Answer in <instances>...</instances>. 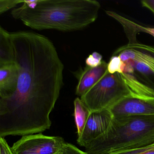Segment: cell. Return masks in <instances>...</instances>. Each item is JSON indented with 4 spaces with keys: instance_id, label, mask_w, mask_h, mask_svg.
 <instances>
[{
    "instance_id": "1",
    "label": "cell",
    "mask_w": 154,
    "mask_h": 154,
    "mask_svg": "<svg viewBox=\"0 0 154 154\" xmlns=\"http://www.w3.org/2000/svg\"><path fill=\"white\" fill-rule=\"evenodd\" d=\"M7 38L18 79L15 91L0 98V137L41 133L52 125L50 114L63 83V64L45 36L21 31L8 32Z\"/></svg>"
},
{
    "instance_id": "2",
    "label": "cell",
    "mask_w": 154,
    "mask_h": 154,
    "mask_svg": "<svg viewBox=\"0 0 154 154\" xmlns=\"http://www.w3.org/2000/svg\"><path fill=\"white\" fill-rule=\"evenodd\" d=\"M100 8V4L95 0H38L33 8L23 4L11 14L33 29L72 31L94 22Z\"/></svg>"
},
{
    "instance_id": "3",
    "label": "cell",
    "mask_w": 154,
    "mask_h": 154,
    "mask_svg": "<svg viewBox=\"0 0 154 154\" xmlns=\"http://www.w3.org/2000/svg\"><path fill=\"white\" fill-rule=\"evenodd\" d=\"M154 143V116L113 117L109 130L85 147L87 154H110Z\"/></svg>"
},
{
    "instance_id": "4",
    "label": "cell",
    "mask_w": 154,
    "mask_h": 154,
    "mask_svg": "<svg viewBox=\"0 0 154 154\" xmlns=\"http://www.w3.org/2000/svg\"><path fill=\"white\" fill-rule=\"evenodd\" d=\"M132 96L120 74L107 72L81 97L91 112L109 109L123 98Z\"/></svg>"
},
{
    "instance_id": "5",
    "label": "cell",
    "mask_w": 154,
    "mask_h": 154,
    "mask_svg": "<svg viewBox=\"0 0 154 154\" xmlns=\"http://www.w3.org/2000/svg\"><path fill=\"white\" fill-rule=\"evenodd\" d=\"M113 55L119 57L123 62L132 66L135 74L145 82L154 77V47L137 41L121 47Z\"/></svg>"
},
{
    "instance_id": "6",
    "label": "cell",
    "mask_w": 154,
    "mask_h": 154,
    "mask_svg": "<svg viewBox=\"0 0 154 154\" xmlns=\"http://www.w3.org/2000/svg\"><path fill=\"white\" fill-rule=\"evenodd\" d=\"M65 143L62 137L39 133L22 136L11 147L14 154H60Z\"/></svg>"
},
{
    "instance_id": "7",
    "label": "cell",
    "mask_w": 154,
    "mask_h": 154,
    "mask_svg": "<svg viewBox=\"0 0 154 154\" xmlns=\"http://www.w3.org/2000/svg\"><path fill=\"white\" fill-rule=\"evenodd\" d=\"M113 118L109 109L91 112L82 133L77 138V143L85 147L105 134L109 129Z\"/></svg>"
},
{
    "instance_id": "8",
    "label": "cell",
    "mask_w": 154,
    "mask_h": 154,
    "mask_svg": "<svg viewBox=\"0 0 154 154\" xmlns=\"http://www.w3.org/2000/svg\"><path fill=\"white\" fill-rule=\"evenodd\" d=\"M109 109L113 117L154 116V99L128 96L122 99Z\"/></svg>"
},
{
    "instance_id": "9",
    "label": "cell",
    "mask_w": 154,
    "mask_h": 154,
    "mask_svg": "<svg viewBox=\"0 0 154 154\" xmlns=\"http://www.w3.org/2000/svg\"><path fill=\"white\" fill-rule=\"evenodd\" d=\"M108 72V63L103 61L99 66L94 68L86 66L76 75L78 84L75 94L80 97L87 92Z\"/></svg>"
},
{
    "instance_id": "10",
    "label": "cell",
    "mask_w": 154,
    "mask_h": 154,
    "mask_svg": "<svg viewBox=\"0 0 154 154\" xmlns=\"http://www.w3.org/2000/svg\"><path fill=\"white\" fill-rule=\"evenodd\" d=\"M18 79V70L14 61L0 63V98L8 96L15 91Z\"/></svg>"
},
{
    "instance_id": "11",
    "label": "cell",
    "mask_w": 154,
    "mask_h": 154,
    "mask_svg": "<svg viewBox=\"0 0 154 154\" xmlns=\"http://www.w3.org/2000/svg\"><path fill=\"white\" fill-rule=\"evenodd\" d=\"M124 82L135 97L146 99H154V89L145 83L134 73L120 74Z\"/></svg>"
},
{
    "instance_id": "12",
    "label": "cell",
    "mask_w": 154,
    "mask_h": 154,
    "mask_svg": "<svg viewBox=\"0 0 154 154\" xmlns=\"http://www.w3.org/2000/svg\"><path fill=\"white\" fill-rule=\"evenodd\" d=\"M107 15L113 18L123 27L128 42L137 41V35L143 32L154 37V28L143 26L112 11H106Z\"/></svg>"
},
{
    "instance_id": "13",
    "label": "cell",
    "mask_w": 154,
    "mask_h": 154,
    "mask_svg": "<svg viewBox=\"0 0 154 154\" xmlns=\"http://www.w3.org/2000/svg\"><path fill=\"white\" fill-rule=\"evenodd\" d=\"M74 106L75 122L77 129V136L79 137L82 133L91 112L81 98L78 97L75 100Z\"/></svg>"
},
{
    "instance_id": "14",
    "label": "cell",
    "mask_w": 154,
    "mask_h": 154,
    "mask_svg": "<svg viewBox=\"0 0 154 154\" xmlns=\"http://www.w3.org/2000/svg\"><path fill=\"white\" fill-rule=\"evenodd\" d=\"M126 64L118 56L112 55L108 63V72L110 74L123 72Z\"/></svg>"
},
{
    "instance_id": "15",
    "label": "cell",
    "mask_w": 154,
    "mask_h": 154,
    "mask_svg": "<svg viewBox=\"0 0 154 154\" xmlns=\"http://www.w3.org/2000/svg\"><path fill=\"white\" fill-rule=\"evenodd\" d=\"M110 154H154V143L141 147L117 151Z\"/></svg>"
},
{
    "instance_id": "16",
    "label": "cell",
    "mask_w": 154,
    "mask_h": 154,
    "mask_svg": "<svg viewBox=\"0 0 154 154\" xmlns=\"http://www.w3.org/2000/svg\"><path fill=\"white\" fill-rule=\"evenodd\" d=\"M103 57L100 54L94 52L89 55L85 59L86 66L94 68L99 66L102 63Z\"/></svg>"
},
{
    "instance_id": "17",
    "label": "cell",
    "mask_w": 154,
    "mask_h": 154,
    "mask_svg": "<svg viewBox=\"0 0 154 154\" xmlns=\"http://www.w3.org/2000/svg\"><path fill=\"white\" fill-rule=\"evenodd\" d=\"M23 1L21 0H0V14L2 15L15 8L19 4L23 3Z\"/></svg>"
},
{
    "instance_id": "18",
    "label": "cell",
    "mask_w": 154,
    "mask_h": 154,
    "mask_svg": "<svg viewBox=\"0 0 154 154\" xmlns=\"http://www.w3.org/2000/svg\"><path fill=\"white\" fill-rule=\"evenodd\" d=\"M61 154H87L71 143L66 142Z\"/></svg>"
},
{
    "instance_id": "19",
    "label": "cell",
    "mask_w": 154,
    "mask_h": 154,
    "mask_svg": "<svg viewBox=\"0 0 154 154\" xmlns=\"http://www.w3.org/2000/svg\"><path fill=\"white\" fill-rule=\"evenodd\" d=\"M0 154H14L4 137H0Z\"/></svg>"
},
{
    "instance_id": "20",
    "label": "cell",
    "mask_w": 154,
    "mask_h": 154,
    "mask_svg": "<svg viewBox=\"0 0 154 154\" xmlns=\"http://www.w3.org/2000/svg\"><path fill=\"white\" fill-rule=\"evenodd\" d=\"M140 2L143 7L148 9L154 14V0H142Z\"/></svg>"
},
{
    "instance_id": "21",
    "label": "cell",
    "mask_w": 154,
    "mask_h": 154,
    "mask_svg": "<svg viewBox=\"0 0 154 154\" xmlns=\"http://www.w3.org/2000/svg\"></svg>"
}]
</instances>
